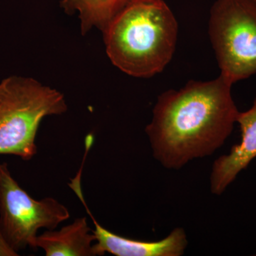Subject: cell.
I'll return each mask as SVG.
<instances>
[{
  "label": "cell",
  "mask_w": 256,
  "mask_h": 256,
  "mask_svg": "<svg viewBox=\"0 0 256 256\" xmlns=\"http://www.w3.org/2000/svg\"><path fill=\"white\" fill-rule=\"evenodd\" d=\"M232 85L220 75L208 82L190 80L180 90L159 96L146 131L160 164L180 170L223 146L240 112L232 98Z\"/></svg>",
  "instance_id": "1"
},
{
  "label": "cell",
  "mask_w": 256,
  "mask_h": 256,
  "mask_svg": "<svg viewBox=\"0 0 256 256\" xmlns=\"http://www.w3.org/2000/svg\"><path fill=\"white\" fill-rule=\"evenodd\" d=\"M102 35L114 66L131 76L150 78L172 58L178 24L163 0L131 2Z\"/></svg>",
  "instance_id": "2"
},
{
  "label": "cell",
  "mask_w": 256,
  "mask_h": 256,
  "mask_svg": "<svg viewBox=\"0 0 256 256\" xmlns=\"http://www.w3.org/2000/svg\"><path fill=\"white\" fill-rule=\"evenodd\" d=\"M68 110L64 94L30 77L0 82V154L24 161L37 153L36 138L44 118Z\"/></svg>",
  "instance_id": "3"
},
{
  "label": "cell",
  "mask_w": 256,
  "mask_h": 256,
  "mask_svg": "<svg viewBox=\"0 0 256 256\" xmlns=\"http://www.w3.org/2000/svg\"><path fill=\"white\" fill-rule=\"evenodd\" d=\"M208 34L220 76L234 84L256 74V0H216Z\"/></svg>",
  "instance_id": "4"
},
{
  "label": "cell",
  "mask_w": 256,
  "mask_h": 256,
  "mask_svg": "<svg viewBox=\"0 0 256 256\" xmlns=\"http://www.w3.org/2000/svg\"><path fill=\"white\" fill-rule=\"evenodd\" d=\"M66 206L52 197L36 200L20 186L6 163L0 164V227L16 252L36 250L38 232L54 230L70 218Z\"/></svg>",
  "instance_id": "5"
},
{
  "label": "cell",
  "mask_w": 256,
  "mask_h": 256,
  "mask_svg": "<svg viewBox=\"0 0 256 256\" xmlns=\"http://www.w3.org/2000/svg\"><path fill=\"white\" fill-rule=\"evenodd\" d=\"M75 193L82 202L95 226L92 232L96 238L94 248L97 256H104L108 252L116 256H180L184 252L188 240L182 228H174L166 238L158 242H143L124 238L109 232L98 224L88 208L82 188L77 190Z\"/></svg>",
  "instance_id": "6"
},
{
  "label": "cell",
  "mask_w": 256,
  "mask_h": 256,
  "mask_svg": "<svg viewBox=\"0 0 256 256\" xmlns=\"http://www.w3.org/2000/svg\"><path fill=\"white\" fill-rule=\"evenodd\" d=\"M236 122L242 140L232 146L228 154L216 160L210 173V192L220 195L237 176L256 158V97L250 109L239 112Z\"/></svg>",
  "instance_id": "7"
},
{
  "label": "cell",
  "mask_w": 256,
  "mask_h": 256,
  "mask_svg": "<svg viewBox=\"0 0 256 256\" xmlns=\"http://www.w3.org/2000/svg\"><path fill=\"white\" fill-rule=\"evenodd\" d=\"M96 242L86 217H82L60 230H46L38 236L36 245L46 256H97Z\"/></svg>",
  "instance_id": "8"
},
{
  "label": "cell",
  "mask_w": 256,
  "mask_h": 256,
  "mask_svg": "<svg viewBox=\"0 0 256 256\" xmlns=\"http://www.w3.org/2000/svg\"><path fill=\"white\" fill-rule=\"evenodd\" d=\"M131 2V0H62L60 5L67 14L78 13L80 31L86 34L97 28L102 33Z\"/></svg>",
  "instance_id": "9"
},
{
  "label": "cell",
  "mask_w": 256,
  "mask_h": 256,
  "mask_svg": "<svg viewBox=\"0 0 256 256\" xmlns=\"http://www.w3.org/2000/svg\"><path fill=\"white\" fill-rule=\"evenodd\" d=\"M18 252L14 250L5 238L0 227V256H16Z\"/></svg>",
  "instance_id": "10"
},
{
  "label": "cell",
  "mask_w": 256,
  "mask_h": 256,
  "mask_svg": "<svg viewBox=\"0 0 256 256\" xmlns=\"http://www.w3.org/2000/svg\"><path fill=\"white\" fill-rule=\"evenodd\" d=\"M138 1H152V0H131V2H138Z\"/></svg>",
  "instance_id": "11"
}]
</instances>
